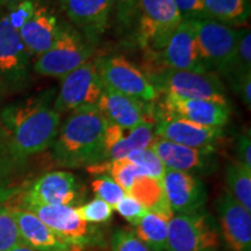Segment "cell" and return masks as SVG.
Here are the masks:
<instances>
[{
	"label": "cell",
	"instance_id": "obj_1",
	"mask_svg": "<svg viewBox=\"0 0 251 251\" xmlns=\"http://www.w3.org/2000/svg\"><path fill=\"white\" fill-rule=\"evenodd\" d=\"M54 91L25 101L12 103L1 113V121L8 136V153L25 159L43 152L52 146L59 130L61 115L51 105Z\"/></svg>",
	"mask_w": 251,
	"mask_h": 251
},
{
	"label": "cell",
	"instance_id": "obj_2",
	"mask_svg": "<svg viewBox=\"0 0 251 251\" xmlns=\"http://www.w3.org/2000/svg\"><path fill=\"white\" fill-rule=\"evenodd\" d=\"M107 120L97 106L71 112L52 143V158L62 168H89L105 161V130Z\"/></svg>",
	"mask_w": 251,
	"mask_h": 251
},
{
	"label": "cell",
	"instance_id": "obj_3",
	"mask_svg": "<svg viewBox=\"0 0 251 251\" xmlns=\"http://www.w3.org/2000/svg\"><path fill=\"white\" fill-rule=\"evenodd\" d=\"M92 54V45L76 27L61 25L54 45L34 63V71L41 76L62 78L90 61Z\"/></svg>",
	"mask_w": 251,
	"mask_h": 251
},
{
	"label": "cell",
	"instance_id": "obj_4",
	"mask_svg": "<svg viewBox=\"0 0 251 251\" xmlns=\"http://www.w3.org/2000/svg\"><path fill=\"white\" fill-rule=\"evenodd\" d=\"M191 21L207 71L214 70L227 77L236 56L240 29L208 18Z\"/></svg>",
	"mask_w": 251,
	"mask_h": 251
},
{
	"label": "cell",
	"instance_id": "obj_5",
	"mask_svg": "<svg viewBox=\"0 0 251 251\" xmlns=\"http://www.w3.org/2000/svg\"><path fill=\"white\" fill-rule=\"evenodd\" d=\"M220 248L219 227L206 212L175 214L168 222V251H220Z\"/></svg>",
	"mask_w": 251,
	"mask_h": 251
},
{
	"label": "cell",
	"instance_id": "obj_6",
	"mask_svg": "<svg viewBox=\"0 0 251 251\" xmlns=\"http://www.w3.org/2000/svg\"><path fill=\"white\" fill-rule=\"evenodd\" d=\"M157 92L183 99H206L228 102L224 84L214 72L161 69L150 78Z\"/></svg>",
	"mask_w": 251,
	"mask_h": 251
},
{
	"label": "cell",
	"instance_id": "obj_7",
	"mask_svg": "<svg viewBox=\"0 0 251 251\" xmlns=\"http://www.w3.org/2000/svg\"><path fill=\"white\" fill-rule=\"evenodd\" d=\"M98 61H87L62 77L52 107L59 115L86 106H97L103 91Z\"/></svg>",
	"mask_w": 251,
	"mask_h": 251
},
{
	"label": "cell",
	"instance_id": "obj_8",
	"mask_svg": "<svg viewBox=\"0 0 251 251\" xmlns=\"http://www.w3.org/2000/svg\"><path fill=\"white\" fill-rule=\"evenodd\" d=\"M139 36L144 48L161 51L169 37L184 20L174 0H137Z\"/></svg>",
	"mask_w": 251,
	"mask_h": 251
},
{
	"label": "cell",
	"instance_id": "obj_9",
	"mask_svg": "<svg viewBox=\"0 0 251 251\" xmlns=\"http://www.w3.org/2000/svg\"><path fill=\"white\" fill-rule=\"evenodd\" d=\"M99 76L103 85L131 98L151 102L157 98L155 86L148 76L122 56L98 61Z\"/></svg>",
	"mask_w": 251,
	"mask_h": 251
},
{
	"label": "cell",
	"instance_id": "obj_10",
	"mask_svg": "<svg viewBox=\"0 0 251 251\" xmlns=\"http://www.w3.org/2000/svg\"><path fill=\"white\" fill-rule=\"evenodd\" d=\"M29 54L9 23L7 15L0 14V87L13 91L27 81Z\"/></svg>",
	"mask_w": 251,
	"mask_h": 251
},
{
	"label": "cell",
	"instance_id": "obj_11",
	"mask_svg": "<svg viewBox=\"0 0 251 251\" xmlns=\"http://www.w3.org/2000/svg\"><path fill=\"white\" fill-rule=\"evenodd\" d=\"M27 211L34 213L63 241L83 249L98 241V230L77 214L76 208L62 205H33Z\"/></svg>",
	"mask_w": 251,
	"mask_h": 251
},
{
	"label": "cell",
	"instance_id": "obj_12",
	"mask_svg": "<svg viewBox=\"0 0 251 251\" xmlns=\"http://www.w3.org/2000/svg\"><path fill=\"white\" fill-rule=\"evenodd\" d=\"M84 193L77 177L68 171H51L41 176L25 193L23 206L33 205L76 206Z\"/></svg>",
	"mask_w": 251,
	"mask_h": 251
},
{
	"label": "cell",
	"instance_id": "obj_13",
	"mask_svg": "<svg viewBox=\"0 0 251 251\" xmlns=\"http://www.w3.org/2000/svg\"><path fill=\"white\" fill-rule=\"evenodd\" d=\"M156 118L155 136L181 146L214 150L215 144L224 136L222 128L205 127L161 112L157 113Z\"/></svg>",
	"mask_w": 251,
	"mask_h": 251
},
{
	"label": "cell",
	"instance_id": "obj_14",
	"mask_svg": "<svg viewBox=\"0 0 251 251\" xmlns=\"http://www.w3.org/2000/svg\"><path fill=\"white\" fill-rule=\"evenodd\" d=\"M163 69H174L180 71L206 72L196 33L191 20H183L172 31L164 48L161 50Z\"/></svg>",
	"mask_w": 251,
	"mask_h": 251
},
{
	"label": "cell",
	"instance_id": "obj_15",
	"mask_svg": "<svg viewBox=\"0 0 251 251\" xmlns=\"http://www.w3.org/2000/svg\"><path fill=\"white\" fill-rule=\"evenodd\" d=\"M158 112L214 128H224L230 118L228 102L206 99H183L174 96H164Z\"/></svg>",
	"mask_w": 251,
	"mask_h": 251
},
{
	"label": "cell",
	"instance_id": "obj_16",
	"mask_svg": "<svg viewBox=\"0 0 251 251\" xmlns=\"http://www.w3.org/2000/svg\"><path fill=\"white\" fill-rule=\"evenodd\" d=\"M220 233L229 251H251V214L228 191L216 202Z\"/></svg>",
	"mask_w": 251,
	"mask_h": 251
},
{
	"label": "cell",
	"instance_id": "obj_17",
	"mask_svg": "<svg viewBox=\"0 0 251 251\" xmlns=\"http://www.w3.org/2000/svg\"><path fill=\"white\" fill-rule=\"evenodd\" d=\"M68 18L83 36L94 45L103 35L115 0H61Z\"/></svg>",
	"mask_w": 251,
	"mask_h": 251
},
{
	"label": "cell",
	"instance_id": "obj_18",
	"mask_svg": "<svg viewBox=\"0 0 251 251\" xmlns=\"http://www.w3.org/2000/svg\"><path fill=\"white\" fill-rule=\"evenodd\" d=\"M162 181L166 199L175 214H187L203 208L207 199L206 188L194 175L166 169Z\"/></svg>",
	"mask_w": 251,
	"mask_h": 251
},
{
	"label": "cell",
	"instance_id": "obj_19",
	"mask_svg": "<svg viewBox=\"0 0 251 251\" xmlns=\"http://www.w3.org/2000/svg\"><path fill=\"white\" fill-rule=\"evenodd\" d=\"M97 108L108 122L119 126L124 130H131L143 122H152L151 105L142 100L131 98L105 86Z\"/></svg>",
	"mask_w": 251,
	"mask_h": 251
},
{
	"label": "cell",
	"instance_id": "obj_20",
	"mask_svg": "<svg viewBox=\"0 0 251 251\" xmlns=\"http://www.w3.org/2000/svg\"><path fill=\"white\" fill-rule=\"evenodd\" d=\"M150 149L161 159L168 170L192 174L211 170L213 165V150L197 149L181 146L159 137L153 139Z\"/></svg>",
	"mask_w": 251,
	"mask_h": 251
},
{
	"label": "cell",
	"instance_id": "obj_21",
	"mask_svg": "<svg viewBox=\"0 0 251 251\" xmlns=\"http://www.w3.org/2000/svg\"><path fill=\"white\" fill-rule=\"evenodd\" d=\"M17 222L21 243L35 251H79V248L58 237L48 226L27 209H9Z\"/></svg>",
	"mask_w": 251,
	"mask_h": 251
},
{
	"label": "cell",
	"instance_id": "obj_22",
	"mask_svg": "<svg viewBox=\"0 0 251 251\" xmlns=\"http://www.w3.org/2000/svg\"><path fill=\"white\" fill-rule=\"evenodd\" d=\"M59 29L61 24L54 14L43 7H36L34 14L19 29V35L28 54L39 57L54 45Z\"/></svg>",
	"mask_w": 251,
	"mask_h": 251
},
{
	"label": "cell",
	"instance_id": "obj_23",
	"mask_svg": "<svg viewBox=\"0 0 251 251\" xmlns=\"http://www.w3.org/2000/svg\"><path fill=\"white\" fill-rule=\"evenodd\" d=\"M127 194L133 197L147 212L159 215L168 222L175 215L166 199L162 180L149 176H139Z\"/></svg>",
	"mask_w": 251,
	"mask_h": 251
},
{
	"label": "cell",
	"instance_id": "obj_24",
	"mask_svg": "<svg viewBox=\"0 0 251 251\" xmlns=\"http://www.w3.org/2000/svg\"><path fill=\"white\" fill-rule=\"evenodd\" d=\"M206 18L234 26L244 24L250 17L249 0H203Z\"/></svg>",
	"mask_w": 251,
	"mask_h": 251
},
{
	"label": "cell",
	"instance_id": "obj_25",
	"mask_svg": "<svg viewBox=\"0 0 251 251\" xmlns=\"http://www.w3.org/2000/svg\"><path fill=\"white\" fill-rule=\"evenodd\" d=\"M91 175L102 176L109 175V177L120 186L126 193L129 191L134 180L139 176H143L139 166L131 163L128 158L111 159L93 164L86 168Z\"/></svg>",
	"mask_w": 251,
	"mask_h": 251
},
{
	"label": "cell",
	"instance_id": "obj_26",
	"mask_svg": "<svg viewBox=\"0 0 251 251\" xmlns=\"http://www.w3.org/2000/svg\"><path fill=\"white\" fill-rule=\"evenodd\" d=\"M135 234L150 251H168V221L147 212L135 226Z\"/></svg>",
	"mask_w": 251,
	"mask_h": 251
},
{
	"label": "cell",
	"instance_id": "obj_27",
	"mask_svg": "<svg viewBox=\"0 0 251 251\" xmlns=\"http://www.w3.org/2000/svg\"><path fill=\"white\" fill-rule=\"evenodd\" d=\"M153 139H155L153 122H143L134 129L129 130L127 136H125L120 142H118L109 150L106 156V161L125 158L130 152L136 151V150L150 148Z\"/></svg>",
	"mask_w": 251,
	"mask_h": 251
},
{
	"label": "cell",
	"instance_id": "obj_28",
	"mask_svg": "<svg viewBox=\"0 0 251 251\" xmlns=\"http://www.w3.org/2000/svg\"><path fill=\"white\" fill-rule=\"evenodd\" d=\"M228 192L247 211L251 212V169L241 162H233L226 169Z\"/></svg>",
	"mask_w": 251,
	"mask_h": 251
},
{
	"label": "cell",
	"instance_id": "obj_29",
	"mask_svg": "<svg viewBox=\"0 0 251 251\" xmlns=\"http://www.w3.org/2000/svg\"><path fill=\"white\" fill-rule=\"evenodd\" d=\"M126 158H128L131 163L139 166L143 176H149V177L163 180L166 169L163 165L161 159L150 148L130 152Z\"/></svg>",
	"mask_w": 251,
	"mask_h": 251
},
{
	"label": "cell",
	"instance_id": "obj_30",
	"mask_svg": "<svg viewBox=\"0 0 251 251\" xmlns=\"http://www.w3.org/2000/svg\"><path fill=\"white\" fill-rule=\"evenodd\" d=\"M251 72V34L249 29H240L237 51L227 78Z\"/></svg>",
	"mask_w": 251,
	"mask_h": 251
},
{
	"label": "cell",
	"instance_id": "obj_31",
	"mask_svg": "<svg viewBox=\"0 0 251 251\" xmlns=\"http://www.w3.org/2000/svg\"><path fill=\"white\" fill-rule=\"evenodd\" d=\"M92 190L98 199L108 203L113 209L127 194L108 175H102L96 178L92 181Z\"/></svg>",
	"mask_w": 251,
	"mask_h": 251
},
{
	"label": "cell",
	"instance_id": "obj_32",
	"mask_svg": "<svg viewBox=\"0 0 251 251\" xmlns=\"http://www.w3.org/2000/svg\"><path fill=\"white\" fill-rule=\"evenodd\" d=\"M75 208L79 218L86 224H106L113 215L112 207L98 198Z\"/></svg>",
	"mask_w": 251,
	"mask_h": 251
},
{
	"label": "cell",
	"instance_id": "obj_33",
	"mask_svg": "<svg viewBox=\"0 0 251 251\" xmlns=\"http://www.w3.org/2000/svg\"><path fill=\"white\" fill-rule=\"evenodd\" d=\"M21 243L17 222L9 209L0 206V251H8Z\"/></svg>",
	"mask_w": 251,
	"mask_h": 251
},
{
	"label": "cell",
	"instance_id": "obj_34",
	"mask_svg": "<svg viewBox=\"0 0 251 251\" xmlns=\"http://www.w3.org/2000/svg\"><path fill=\"white\" fill-rule=\"evenodd\" d=\"M112 251H150L129 228H119L112 237Z\"/></svg>",
	"mask_w": 251,
	"mask_h": 251
},
{
	"label": "cell",
	"instance_id": "obj_35",
	"mask_svg": "<svg viewBox=\"0 0 251 251\" xmlns=\"http://www.w3.org/2000/svg\"><path fill=\"white\" fill-rule=\"evenodd\" d=\"M114 209L122 218L127 220L130 225H133L134 227L139 224L140 220L147 213L146 209L133 197H130L129 194H126L120 201H119L118 205L115 206Z\"/></svg>",
	"mask_w": 251,
	"mask_h": 251
},
{
	"label": "cell",
	"instance_id": "obj_36",
	"mask_svg": "<svg viewBox=\"0 0 251 251\" xmlns=\"http://www.w3.org/2000/svg\"><path fill=\"white\" fill-rule=\"evenodd\" d=\"M35 9V4L31 0H21L13 7L9 8L8 14L6 15H7L12 26L19 31V29L27 23L28 19L34 14Z\"/></svg>",
	"mask_w": 251,
	"mask_h": 251
},
{
	"label": "cell",
	"instance_id": "obj_37",
	"mask_svg": "<svg viewBox=\"0 0 251 251\" xmlns=\"http://www.w3.org/2000/svg\"><path fill=\"white\" fill-rule=\"evenodd\" d=\"M174 2L184 20L206 18L203 0H174Z\"/></svg>",
	"mask_w": 251,
	"mask_h": 251
},
{
	"label": "cell",
	"instance_id": "obj_38",
	"mask_svg": "<svg viewBox=\"0 0 251 251\" xmlns=\"http://www.w3.org/2000/svg\"><path fill=\"white\" fill-rule=\"evenodd\" d=\"M235 93L240 97L242 102L250 109L251 107V72L228 78Z\"/></svg>",
	"mask_w": 251,
	"mask_h": 251
},
{
	"label": "cell",
	"instance_id": "obj_39",
	"mask_svg": "<svg viewBox=\"0 0 251 251\" xmlns=\"http://www.w3.org/2000/svg\"><path fill=\"white\" fill-rule=\"evenodd\" d=\"M119 20L128 26L137 14V0H115Z\"/></svg>",
	"mask_w": 251,
	"mask_h": 251
},
{
	"label": "cell",
	"instance_id": "obj_40",
	"mask_svg": "<svg viewBox=\"0 0 251 251\" xmlns=\"http://www.w3.org/2000/svg\"><path fill=\"white\" fill-rule=\"evenodd\" d=\"M237 158L247 168L251 169V137L250 131L243 133L237 139Z\"/></svg>",
	"mask_w": 251,
	"mask_h": 251
},
{
	"label": "cell",
	"instance_id": "obj_41",
	"mask_svg": "<svg viewBox=\"0 0 251 251\" xmlns=\"http://www.w3.org/2000/svg\"><path fill=\"white\" fill-rule=\"evenodd\" d=\"M124 137L125 130L119 127V126L107 121V127H106L105 130V140H103V147H105V161L109 150H111L118 142H120Z\"/></svg>",
	"mask_w": 251,
	"mask_h": 251
},
{
	"label": "cell",
	"instance_id": "obj_42",
	"mask_svg": "<svg viewBox=\"0 0 251 251\" xmlns=\"http://www.w3.org/2000/svg\"><path fill=\"white\" fill-rule=\"evenodd\" d=\"M20 1L21 0H0V7H5L9 9Z\"/></svg>",
	"mask_w": 251,
	"mask_h": 251
},
{
	"label": "cell",
	"instance_id": "obj_43",
	"mask_svg": "<svg viewBox=\"0 0 251 251\" xmlns=\"http://www.w3.org/2000/svg\"><path fill=\"white\" fill-rule=\"evenodd\" d=\"M8 251H35V250L30 249L29 247H27V246H25V244L20 243V244H18V246H15L14 248H12V249L8 250Z\"/></svg>",
	"mask_w": 251,
	"mask_h": 251
}]
</instances>
